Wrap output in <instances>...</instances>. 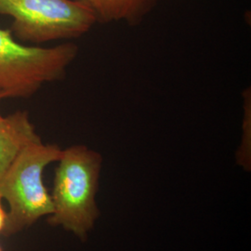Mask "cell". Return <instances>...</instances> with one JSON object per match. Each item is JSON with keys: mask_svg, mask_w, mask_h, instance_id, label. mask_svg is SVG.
<instances>
[{"mask_svg": "<svg viewBox=\"0 0 251 251\" xmlns=\"http://www.w3.org/2000/svg\"><path fill=\"white\" fill-rule=\"evenodd\" d=\"M57 162L49 224L85 240L100 216L95 197L102 157L86 145H73L62 150Z\"/></svg>", "mask_w": 251, "mask_h": 251, "instance_id": "obj_1", "label": "cell"}, {"mask_svg": "<svg viewBox=\"0 0 251 251\" xmlns=\"http://www.w3.org/2000/svg\"><path fill=\"white\" fill-rule=\"evenodd\" d=\"M62 150L56 144L37 141L27 145L0 179V196L9 203L2 234L11 236L40 218L53 212L51 196L43 182L46 168L58 161Z\"/></svg>", "mask_w": 251, "mask_h": 251, "instance_id": "obj_2", "label": "cell"}, {"mask_svg": "<svg viewBox=\"0 0 251 251\" xmlns=\"http://www.w3.org/2000/svg\"><path fill=\"white\" fill-rule=\"evenodd\" d=\"M78 46H25L10 29L0 28V93L3 98H30L47 83L62 80L76 59Z\"/></svg>", "mask_w": 251, "mask_h": 251, "instance_id": "obj_3", "label": "cell"}, {"mask_svg": "<svg viewBox=\"0 0 251 251\" xmlns=\"http://www.w3.org/2000/svg\"><path fill=\"white\" fill-rule=\"evenodd\" d=\"M0 14L12 19L13 36L36 44L78 38L98 23L78 0H0Z\"/></svg>", "mask_w": 251, "mask_h": 251, "instance_id": "obj_4", "label": "cell"}, {"mask_svg": "<svg viewBox=\"0 0 251 251\" xmlns=\"http://www.w3.org/2000/svg\"><path fill=\"white\" fill-rule=\"evenodd\" d=\"M40 140L25 111L0 115V179L27 145Z\"/></svg>", "mask_w": 251, "mask_h": 251, "instance_id": "obj_5", "label": "cell"}, {"mask_svg": "<svg viewBox=\"0 0 251 251\" xmlns=\"http://www.w3.org/2000/svg\"><path fill=\"white\" fill-rule=\"evenodd\" d=\"M86 4L102 24L140 25L156 6L158 0H78Z\"/></svg>", "mask_w": 251, "mask_h": 251, "instance_id": "obj_6", "label": "cell"}, {"mask_svg": "<svg viewBox=\"0 0 251 251\" xmlns=\"http://www.w3.org/2000/svg\"><path fill=\"white\" fill-rule=\"evenodd\" d=\"M242 138L237 152V162L245 170L251 169V87L243 91Z\"/></svg>", "mask_w": 251, "mask_h": 251, "instance_id": "obj_7", "label": "cell"}, {"mask_svg": "<svg viewBox=\"0 0 251 251\" xmlns=\"http://www.w3.org/2000/svg\"><path fill=\"white\" fill-rule=\"evenodd\" d=\"M2 197L0 196V233H2L4 227L6 225V220H7V213L5 212L3 206H2Z\"/></svg>", "mask_w": 251, "mask_h": 251, "instance_id": "obj_8", "label": "cell"}, {"mask_svg": "<svg viewBox=\"0 0 251 251\" xmlns=\"http://www.w3.org/2000/svg\"><path fill=\"white\" fill-rule=\"evenodd\" d=\"M4 99V98H3V96H2V94H1V93H0V102H1V100H2ZM0 115H1V114H0Z\"/></svg>", "mask_w": 251, "mask_h": 251, "instance_id": "obj_9", "label": "cell"}, {"mask_svg": "<svg viewBox=\"0 0 251 251\" xmlns=\"http://www.w3.org/2000/svg\"><path fill=\"white\" fill-rule=\"evenodd\" d=\"M0 251H2V249H1V247H0Z\"/></svg>", "mask_w": 251, "mask_h": 251, "instance_id": "obj_10", "label": "cell"}]
</instances>
